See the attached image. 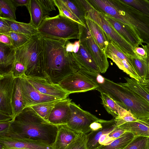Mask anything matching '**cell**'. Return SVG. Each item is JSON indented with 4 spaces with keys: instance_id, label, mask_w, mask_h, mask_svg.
<instances>
[{
    "instance_id": "6da1fadb",
    "label": "cell",
    "mask_w": 149,
    "mask_h": 149,
    "mask_svg": "<svg viewBox=\"0 0 149 149\" xmlns=\"http://www.w3.org/2000/svg\"><path fill=\"white\" fill-rule=\"evenodd\" d=\"M45 72L52 83L58 84L67 77L80 71L72 53L67 52V41L47 38L40 34Z\"/></svg>"
},
{
    "instance_id": "7a4b0ae2",
    "label": "cell",
    "mask_w": 149,
    "mask_h": 149,
    "mask_svg": "<svg viewBox=\"0 0 149 149\" xmlns=\"http://www.w3.org/2000/svg\"><path fill=\"white\" fill-rule=\"evenodd\" d=\"M58 131L57 125L46 121L28 107L15 117L8 130L4 132L53 147Z\"/></svg>"
},
{
    "instance_id": "3957f363",
    "label": "cell",
    "mask_w": 149,
    "mask_h": 149,
    "mask_svg": "<svg viewBox=\"0 0 149 149\" xmlns=\"http://www.w3.org/2000/svg\"><path fill=\"white\" fill-rule=\"evenodd\" d=\"M96 89L100 93L108 94L119 105L130 110L138 119L148 121L149 120V102L137 94L119 83L103 77L97 83Z\"/></svg>"
},
{
    "instance_id": "277c9868",
    "label": "cell",
    "mask_w": 149,
    "mask_h": 149,
    "mask_svg": "<svg viewBox=\"0 0 149 149\" xmlns=\"http://www.w3.org/2000/svg\"><path fill=\"white\" fill-rule=\"evenodd\" d=\"M15 60L26 68L25 75L42 78L53 83L44 70L40 33L32 36L26 44L15 49Z\"/></svg>"
},
{
    "instance_id": "5b68a950",
    "label": "cell",
    "mask_w": 149,
    "mask_h": 149,
    "mask_svg": "<svg viewBox=\"0 0 149 149\" xmlns=\"http://www.w3.org/2000/svg\"><path fill=\"white\" fill-rule=\"evenodd\" d=\"M81 24L59 14L45 17L37 28L39 33L51 38L69 40L79 38Z\"/></svg>"
},
{
    "instance_id": "8992f818",
    "label": "cell",
    "mask_w": 149,
    "mask_h": 149,
    "mask_svg": "<svg viewBox=\"0 0 149 149\" xmlns=\"http://www.w3.org/2000/svg\"><path fill=\"white\" fill-rule=\"evenodd\" d=\"M86 11V16L98 24L111 40L128 57L137 58L132 46L113 28L104 14L94 8L87 0H80Z\"/></svg>"
},
{
    "instance_id": "52a82bcc",
    "label": "cell",
    "mask_w": 149,
    "mask_h": 149,
    "mask_svg": "<svg viewBox=\"0 0 149 149\" xmlns=\"http://www.w3.org/2000/svg\"><path fill=\"white\" fill-rule=\"evenodd\" d=\"M118 2L124 23L132 27L143 43L149 42V18L121 0H118Z\"/></svg>"
},
{
    "instance_id": "ba28073f",
    "label": "cell",
    "mask_w": 149,
    "mask_h": 149,
    "mask_svg": "<svg viewBox=\"0 0 149 149\" xmlns=\"http://www.w3.org/2000/svg\"><path fill=\"white\" fill-rule=\"evenodd\" d=\"M58 84L70 94L94 90L99 86L95 77L80 71L67 77Z\"/></svg>"
},
{
    "instance_id": "9c48e42d",
    "label": "cell",
    "mask_w": 149,
    "mask_h": 149,
    "mask_svg": "<svg viewBox=\"0 0 149 149\" xmlns=\"http://www.w3.org/2000/svg\"><path fill=\"white\" fill-rule=\"evenodd\" d=\"M101 119L72 102L70 104V113L66 124L72 129L86 134L91 131L90 125Z\"/></svg>"
},
{
    "instance_id": "30bf717a",
    "label": "cell",
    "mask_w": 149,
    "mask_h": 149,
    "mask_svg": "<svg viewBox=\"0 0 149 149\" xmlns=\"http://www.w3.org/2000/svg\"><path fill=\"white\" fill-rule=\"evenodd\" d=\"M79 40L86 47L98 66L100 73H105L109 66L105 52L97 45L86 24L85 26L81 25Z\"/></svg>"
},
{
    "instance_id": "8fae6325",
    "label": "cell",
    "mask_w": 149,
    "mask_h": 149,
    "mask_svg": "<svg viewBox=\"0 0 149 149\" xmlns=\"http://www.w3.org/2000/svg\"><path fill=\"white\" fill-rule=\"evenodd\" d=\"M15 79L12 72L0 75V113L13 119L12 98Z\"/></svg>"
},
{
    "instance_id": "7c38bea8",
    "label": "cell",
    "mask_w": 149,
    "mask_h": 149,
    "mask_svg": "<svg viewBox=\"0 0 149 149\" xmlns=\"http://www.w3.org/2000/svg\"><path fill=\"white\" fill-rule=\"evenodd\" d=\"M105 52L107 57L112 60L120 69L131 78L143 83L134 68L129 57L124 53L112 41L107 46Z\"/></svg>"
},
{
    "instance_id": "4fadbf2b",
    "label": "cell",
    "mask_w": 149,
    "mask_h": 149,
    "mask_svg": "<svg viewBox=\"0 0 149 149\" xmlns=\"http://www.w3.org/2000/svg\"><path fill=\"white\" fill-rule=\"evenodd\" d=\"M0 148L5 149H53L52 146L20 137L6 132L0 134Z\"/></svg>"
},
{
    "instance_id": "5bb4252c",
    "label": "cell",
    "mask_w": 149,
    "mask_h": 149,
    "mask_svg": "<svg viewBox=\"0 0 149 149\" xmlns=\"http://www.w3.org/2000/svg\"><path fill=\"white\" fill-rule=\"evenodd\" d=\"M20 83L25 108L41 103L63 100L40 93L22 77L20 78Z\"/></svg>"
},
{
    "instance_id": "9a60e30c",
    "label": "cell",
    "mask_w": 149,
    "mask_h": 149,
    "mask_svg": "<svg viewBox=\"0 0 149 149\" xmlns=\"http://www.w3.org/2000/svg\"><path fill=\"white\" fill-rule=\"evenodd\" d=\"M22 77H24L38 91L43 94L62 100L67 98L70 94L61 88L58 84L50 83L44 79L27 76L24 74Z\"/></svg>"
},
{
    "instance_id": "2e32d148",
    "label": "cell",
    "mask_w": 149,
    "mask_h": 149,
    "mask_svg": "<svg viewBox=\"0 0 149 149\" xmlns=\"http://www.w3.org/2000/svg\"><path fill=\"white\" fill-rule=\"evenodd\" d=\"M79 42L78 52L72 53L80 68V71L96 77L100 73L99 69L86 47L82 43Z\"/></svg>"
},
{
    "instance_id": "e0dca14e",
    "label": "cell",
    "mask_w": 149,
    "mask_h": 149,
    "mask_svg": "<svg viewBox=\"0 0 149 149\" xmlns=\"http://www.w3.org/2000/svg\"><path fill=\"white\" fill-rule=\"evenodd\" d=\"M103 14L106 19L116 31L132 45L134 50L139 45H142L143 40L132 26L108 15Z\"/></svg>"
},
{
    "instance_id": "ac0fdd59",
    "label": "cell",
    "mask_w": 149,
    "mask_h": 149,
    "mask_svg": "<svg viewBox=\"0 0 149 149\" xmlns=\"http://www.w3.org/2000/svg\"><path fill=\"white\" fill-rule=\"evenodd\" d=\"M71 101V99L67 98L57 102L50 113L48 122L56 125L66 124Z\"/></svg>"
},
{
    "instance_id": "d6986e66",
    "label": "cell",
    "mask_w": 149,
    "mask_h": 149,
    "mask_svg": "<svg viewBox=\"0 0 149 149\" xmlns=\"http://www.w3.org/2000/svg\"><path fill=\"white\" fill-rule=\"evenodd\" d=\"M15 49L0 42V75L11 72L16 59Z\"/></svg>"
},
{
    "instance_id": "ffe728a7",
    "label": "cell",
    "mask_w": 149,
    "mask_h": 149,
    "mask_svg": "<svg viewBox=\"0 0 149 149\" xmlns=\"http://www.w3.org/2000/svg\"><path fill=\"white\" fill-rule=\"evenodd\" d=\"M57 126L58 131L53 149H65L80 133L70 128L67 124Z\"/></svg>"
},
{
    "instance_id": "44dd1931",
    "label": "cell",
    "mask_w": 149,
    "mask_h": 149,
    "mask_svg": "<svg viewBox=\"0 0 149 149\" xmlns=\"http://www.w3.org/2000/svg\"><path fill=\"white\" fill-rule=\"evenodd\" d=\"M85 24L97 45L105 52L111 40L98 24L87 17H85Z\"/></svg>"
},
{
    "instance_id": "7402d4cb",
    "label": "cell",
    "mask_w": 149,
    "mask_h": 149,
    "mask_svg": "<svg viewBox=\"0 0 149 149\" xmlns=\"http://www.w3.org/2000/svg\"><path fill=\"white\" fill-rule=\"evenodd\" d=\"M102 128L96 131H91L87 134V149L96 148L100 138L103 135L109 133L117 126L114 118L110 120H103L101 122Z\"/></svg>"
},
{
    "instance_id": "603a6c76",
    "label": "cell",
    "mask_w": 149,
    "mask_h": 149,
    "mask_svg": "<svg viewBox=\"0 0 149 149\" xmlns=\"http://www.w3.org/2000/svg\"><path fill=\"white\" fill-rule=\"evenodd\" d=\"M119 127L126 132L132 133L134 136L149 138V122L139 120L137 121L126 123Z\"/></svg>"
},
{
    "instance_id": "cb8c5ba5",
    "label": "cell",
    "mask_w": 149,
    "mask_h": 149,
    "mask_svg": "<svg viewBox=\"0 0 149 149\" xmlns=\"http://www.w3.org/2000/svg\"><path fill=\"white\" fill-rule=\"evenodd\" d=\"M26 8L31 17L30 23L37 29L44 18L48 16L38 0H30Z\"/></svg>"
},
{
    "instance_id": "d4e9b609",
    "label": "cell",
    "mask_w": 149,
    "mask_h": 149,
    "mask_svg": "<svg viewBox=\"0 0 149 149\" xmlns=\"http://www.w3.org/2000/svg\"><path fill=\"white\" fill-rule=\"evenodd\" d=\"M20 78H15L12 98L15 117L25 108L21 87Z\"/></svg>"
},
{
    "instance_id": "484cf974",
    "label": "cell",
    "mask_w": 149,
    "mask_h": 149,
    "mask_svg": "<svg viewBox=\"0 0 149 149\" xmlns=\"http://www.w3.org/2000/svg\"><path fill=\"white\" fill-rule=\"evenodd\" d=\"M125 83H119L121 85L126 87L137 94L149 102V85L140 83L133 78L124 77Z\"/></svg>"
},
{
    "instance_id": "4316f807",
    "label": "cell",
    "mask_w": 149,
    "mask_h": 149,
    "mask_svg": "<svg viewBox=\"0 0 149 149\" xmlns=\"http://www.w3.org/2000/svg\"><path fill=\"white\" fill-rule=\"evenodd\" d=\"M3 18L9 25L11 32L31 36L39 33L37 29L30 23L19 22L9 18Z\"/></svg>"
},
{
    "instance_id": "83f0119b",
    "label": "cell",
    "mask_w": 149,
    "mask_h": 149,
    "mask_svg": "<svg viewBox=\"0 0 149 149\" xmlns=\"http://www.w3.org/2000/svg\"><path fill=\"white\" fill-rule=\"evenodd\" d=\"M100 93L102 104L107 112L115 119L120 116L125 109L119 105L108 94L102 92Z\"/></svg>"
},
{
    "instance_id": "f1b7e54d",
    "label": "cell",
    "mask_w": 149,
    "mask_h": 149,
    "mask_svg": "<svg viewBox=\"0 0 149 149\" xmlns=\"http://www.w3.org/2000/svg\"><path fill=\"white\" fill-rule=\"evenodd\" d=\"M133 67L142 80L143 83L148 84L149 80L148 60L137 58L129 57Z\"/></svg>"
},
{
    "instance_id": "f546056e",
    "label": "cell",
    "mask_w": 149,
    "mask_h": 149,
    "mask_svg": "<svg viewBox=\"0 0 149 149\" xmlns=\"http://www.w3.org/2000/svg\"><path fill=\"white\" fill-rule=\"evenodd\" d=\"M132 133L126 132L110 143L94 149H123L135 137Z\"/></svg>"
},
{
    "instance_id": "4dcf8cb0",
    "label": "cell",
    "mask_w": 149,
    "mask_h": 149,
    "mask_svg": "<svg viewBox=\"0 0 149 149\" xmlns=\"http://www.w3.org/2000/svg\"><path fill=\"white\" fill-rule=\"evenodd\" d=\"M74 14L85 24L86 12L80 0H62Z\"/></svg>"
},
{
    "instance_id": "1f68e13d",
    "label": "cell",
    "mask_w": 149,
    "mask_h": 149,
    "mask_svg": "<svg viewBox=\"0 0 149 149\" xmlns=\"http://www.w3.org/2000/svg\"><path fill=\"white\" fill-rule=\"evenodd\" d=\"M17 8L12 0H0V17L16 20Z\"/></svg>"
},
{
    "instance_id": "d6a6232c",
    "label": "cell",
    "mask_w": 149,
    "mask_h": 149,
    "mask_svg": "<svg viewBox=\"0 0 149 149\" xmlns=\"http://www.w3.org/2000/svg\"><path fill=\"white\" fill-rule=\"evenodd\" d=\"M61 100L41 103L31 107L39 116L48 122L49 118L52 110L55 104Z\"/></svg>"
},
{
    "instance_id": "836d02e7",
    "label": "cell",
    "mask_w": 149,
    "mask_h": 149,
    "mask_svg": "<svg viewBox=\"0 0 149 149\" xmlns=\"http://www.w3.org/2000/svg\"><path fill=\"white\" fill-rule=\"evenodd\" d=\"M149 18V0H121Z\"/></svg>"
},
{
    "instance_id": "e575fe53",
    "label": "cell",
    "mask_w": 149,
    "mask_h": 149,
    "mask_svg": "<svg viewBox=\"0 0 149 149\" xmlns=\"http://www.w3.org/2000/svg\"><path fill=\"white\" fill-rule=\"evenodd\" d=\"M54 0L55 6L57 7L58 10L60 15L68 18L84 26H86V24H83L74 14L64 3L62 0Z\"/></svg>"
},
{
    "instance_id": "d590c367",
    "label": "cell",
    "mask_w": 149,
    "mask_h": 149,
    "mask_svg": "<svg viewBox=\"0 0 149 149\" xmlns=\"http://www.w3.org/2000/svg\"><path fill=\"white\" fill-rule=\"evenodd\" d=\"M11 38L13 46L16 49L26 44L31 38V36L11 32L6 34Z\"/></svg>"
},
{
    "instance_id": "8d00e7d4",
    "label": "cell",
    "mask_w": 149,
    "mask_h": 149,
    "mask_svg": "<svg viewBox=\"0 0 149 149\" xmlns=\"http://www.w3.org/2000/svg\"><path fill=\"white\" fill-rule=\"evenodd\" d=\"M86 134L80 133L65 149H87Z\"/></svg>"
},
{
    "instance_id": "74e56055",
    "label": "cell",
    "mask_w": 149,
    "mask_h": 149,
    "mask_svg": "<svg viewBox=\"0 0 149 149\" xmlns=\"http://www.w3.org/2000/svg\"><path fill=\"white\" fill-rule=\"evenodd\" d=\"M115 119L117 127H119L127 122L137 121L139 120L130 110L126 109L120 116Z\"/></svg>"
},
{
    "instance_id": "f35d334b",
    "label": "cell",
    "mask_w": 149,
    "mask_h": 149,
    "mask_svg": "<svg viewBox=\"0 0 149 149\" xmlns=\"http://www.w3.org/2000/svg\"><path fill=\"white\" fill-rule=\"evenodd\" d=\"M148 138L137 136L123 149H142Z\"/></svg>"
},
{
    "instance_id": "ab89813d",
    "label": "cell",
    "mask_w": 149,
    "mask_h": 149,
    "mask_svg": "<svg viewBox=\"0 0 149 149\" xmlns=\"http://www.w3.org/2000/svg\"><path fill=\"white\" fill-rule=\"evenodd\" d=\"M126 132L119 127H116L112 131L107 134L103 145L110 143L114 140L118 138Z\"/></svg>"
},
{
    "instance_id": "60d3db41",
    "label": "cell",
    "mask_w": 149,
    "mask_h": 149,
    "mask_svg": "<svg viewBox=\"0 0 149 149\" xmlns=\"http://www.w3.org/2000/svg\"><path fill=\"white\" fill-rule=\"evenodd\" d=\"M142 47H137L134 49V52L137 58L144 60H148L149 48L147 45H141Z\"/></svg>"
},
{
    "instance_id": "b9f144b4",
    "label": "cell",
    "mask_w": 149,
    "mask_h": 149,
    "mask_svg": "<svg viewBox=\"0 0 149 149\" xmlns=\"http://www.w3.org/2000/svg\"><path fill=\"white\" fill-rule=\"evenodd\" d=\"M26 70L25 66L15 60L11 72L14 77H21L23 74H25Z\"/></svg>"
},
{
    "instance_id": "7bdbcfd3",
    "label": "cell",
    "mask_w": 149,
    "mask_h": 149,
    "mask_svg": "<svg viewBox=\"0 0 149 149\" xmlns=\"http://www.w3.org/2000/svg\"><path fill=\"white\" fill-rule=\"evenodd\" d=\"M45 14L47 16L49 12L56 10L54 0H38Z\"/></svg>"
},
{
    "instance_id": "ee69618b",
    "label": "cell",
    "mask_w": 149,
    "mask_h": 149,
    "mask_svg": "<svg viewBox=\"0 0 149 149\" xmlns=\"http://www.w3.org/2000/svg\"><path fill=\"white\" fill-rule=\"evenodd\" d=\"M11 32L9 25L5 20L0 17V33L6 34Z\"/></svg>"
},
{
    "instance_id": "f6af8a7d",
    "label": "cell",
    "mask_w": 149,
    "mask_h": 149,
    "mask_svg": "<svg viewBox=\"0 0 149 149\" xmlns=\"http://www.w3.org/2000/svg\"><path fill=\"white\" fill-rule=\"evenodd\" d=\"M0 42L8 45L13 46L11 38L6 34L0 33Z\"/></svg>"
},
{
    "instance_id": "bcb514c9",
    "label": "cell",
    "mask_w": 149,
    "mask_h": 149,
    "mask_svg": "<svg viewBox=\"0 0 149 149\" xmlns=\"http://www.w3.org/2000/svg\"><path fill=\"white\" fill-rule=\"evenodd\" d=\"M102 120V119H101L100 121L92 123L90 126L91 131H96L101 129L102 127L101 122Z\"/></svg>"
},
{
    "instance_id": "7dc6e473",
    "label": "cell",
    "mask_w": 149,
    "mask_h": 149,
    "mask_svg": "<svg viewBox=\"0 0 149 149\" xmlns=\"http://www.w3.org/2000/svg\"><path fill=\"white\" fill-rule=\"evenodd\" d=\"M11 121L0 122V133L8 130Z\"/></svg>"
},
{
    "instance_id": "c3c4849f",
    "label": "cell",
    "mask_w": 149,
    "mask_h": 149,
    "mask_svg": "<svg viewBox=\"0 0 149 149\" xmlns=\"http://www.w3.org/2000/svg\"><path fill=\"white\" fill-rule=\"evenodd\" d=\"M30 0H12L14 5L17 7L25 6L27 7Z\"/></svg>"
},
{
    "instance_id": "681fc988",
    "label": "cell",
    "mask_w": 149,
    "mask_h": 149,
    "mask_svg": "<svg viewBox=\"0 0 149 149\" xmlns=\"http://www.w3.org/2000/svg\"><path fill=\"white\" fill-rule=\"evenodd\" d=\"M74 43L71 42L69 40H67L65 45V49L67 52H72L74 47Z\"/></svg>"
},
{
    "instance_id": "f907efd6",
    "label": "cell",
    "mask_w": 149,
    "mask_h": 149,
    "mask_svg": "<svg viewBox=\"0 0 149 149\" xmlns=\"http://www.w3.org/2000/svg\"><path fill=\"white\" fill-rule=\"evenodd\" d=\"M13 119L6 115L0 113V122L12 121Z\"/></svg>"
},
{
    "instance_id": "816d5d0a",
    "label": "cell",
    "mask_w": 149,
    "mask_h": 149,
    "mask_svg": "<svg viewBox=\"0 0 149 149\" xmlns=\"http://www.w3.org/2000/svg\"><path fill=\"white\" fill-rule=\"evenodd\" d=\"M142 149H149V138H148L145 146Z\"/></svg>"
},
{
    "instance_id": "f5cc1de1",
    "label": "cell",
    "mask_w": 149,
    "mask_h": 149,
    "mask_svg": "<svg viewBox=\"0 0 149 149\" xmlns=\"http://www.w3.org/2000/svg\"><path fill=\"white\" fill-rule=\"evenodd\" d=\"M148 72H149V79H148L149 82H148V84L149 85V59H148Z\"/></svg>"
},
{
    "instance_id": "db71d44e",
    "label": "cell",
    "mask_w": 149,
    "mask_h": 149,
    "mask_svg": "<svg viewBox=\"0 0 149 149\" xmlns=\"http://www.w3.org/2000/svg\"><path fill=\"white\" fill-rule=\"evenodd\" d=\"M29 149L16 148H13V149Z\"/></svg>"
},
{
    "instance_id": "11a10c76",
    "label": "cell",
    "mask_w": 149,
    "mask_h": 149,
    "mask_svg": "<svg viewBox=\"0 0 149 149\" xmlns=\"http://www.w3.org/2000/svg\"><path fill=\"white\" fill-rule=\"evenodd\" d=\"M146 44H147V45L148 46L149 48V42L147 43Z\"/></svg>"
},
{
    "instance_id": "9f6ffc18",
    "label": "cell",
    "mask_w": 149,
    "mask_h": 149,
    "mask_svg": "<svg viewBox=\"0 0 149 149\" xmlns=\"http://www.w3.org/2000/svg\"><path fill=\"white\" fill-rule=\"evenodd\" d=\"M0 149H5L3 148H0Z\"/></svg>"
},
{
    "instance_id": "6f0895ef",
    "label": "cell",
    "mask_w": 149,
    "mask_h": 149,
    "mask_svg": "<svg viewBox=\"0 0 149 149\" xmlns=\"http://www.w3.org/2000/svg\"><path fill=\"white\" fill-rule=\"evenodd\" d=\"M148 121L149 122V120H148Z\"/></svg>"
}]
</instances>
